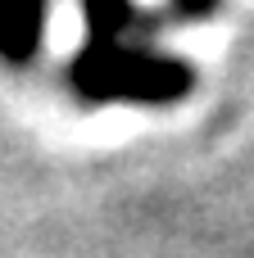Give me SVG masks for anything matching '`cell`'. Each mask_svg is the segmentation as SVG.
I'll return each mask as SVG.
<instances>
[{
    "instance_id": "6da1fadb",
    "label": "cell",
    "mask_w": 254,
    "mask_h": 258,
    "mask_svg": "<svg viewBox=\"0 0 254 258\" xmlns=\"http://www.w3.org/2000/svg\"><path fill=\"white\" fill-rule=\"evenodd\" d=\"M73 86L86 100H141V104H164L191 91V68L141 50L123 45L118 36H91L82 59L73 63Z\"/></svg>"
},
{
    "instance_id": "7a4b0ae2",
    "label": "cell",
    "mask_w": 254,
    "mask_h": 258,
    "mask_svg": "<svg viewBox=\"0 0 254 258\" xmlns=\"http://www.w3.org/2000/svg\"><path fill=\"white\" fill-rule=\"evenodd\" d=\"M45 0H0V59L27 63L45 36Z\"/></svg>"
}]
</instances>
